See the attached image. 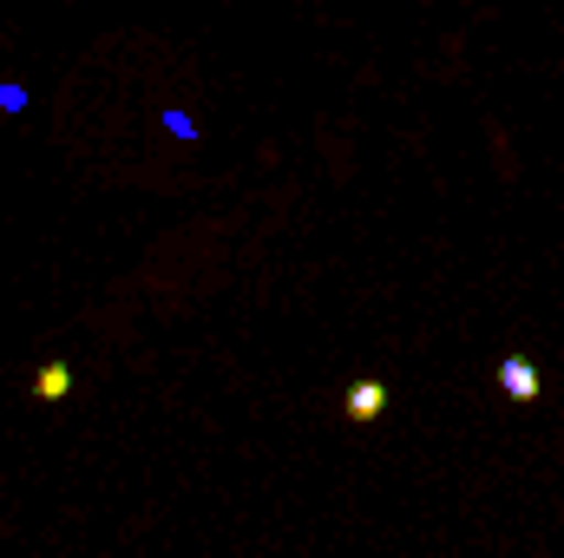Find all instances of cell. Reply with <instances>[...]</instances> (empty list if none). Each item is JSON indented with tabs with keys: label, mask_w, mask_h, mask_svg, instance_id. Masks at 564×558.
Here are the masks:
<instances>
[{
	"label": "cell",
	"mask_w": 564,
	"mask_h": 558,
	"mask_svg": "<svg viewBox=\"0 0 564 558\" xmlns=\"http://www.w3.org/2000/svg\"><path fill=\"white\" fill-rule=\"evenodd\" d=\"M66 388H73V368H66V362H46V368L33 375V395H40V401H66Z\"/></svg>",
	"instance_id": "obj_3"
},
{
	"label": "cell",
	"mask_w": 564,
	"mask_h": 558,
	"mask_svg": "<svg viewBox=\"0 0 564 558\" xmlns=\"http://www.w3.org/2000/svg\"><path fill=\"white\" fill-rule=\"evenodd\" d=\"M341 415L348 420H381L388 415V382H355V388L341 395Z\"/></svg>",
	"instance_id": "obj_2"
},
{
	"label": "cell",
	"mask_w": 564,
	"mask_h": 558,
	"mask_svg": "<svg viewBox=\"0 0 564 558\" xmlns=\"http://www.w3.org/2000/svg\"><path fill=\"white\" fill-rule=\"evenodd\" d=\"M499 388H506L512 401H539V395H545V375H539L525 355H506V362H499Z\"/></svg>",
	"instance_id": "obj_1"
}]
</instances>
